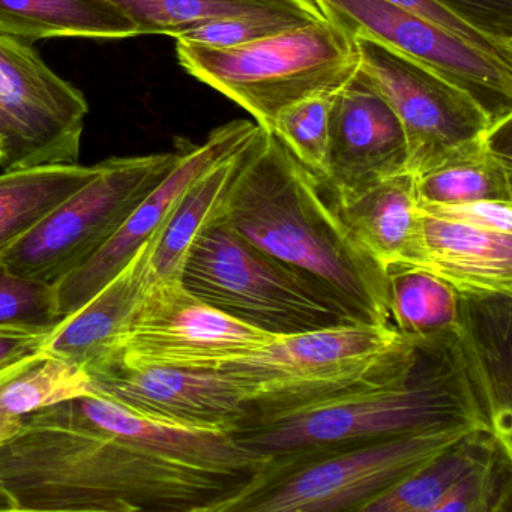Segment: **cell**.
I'll list each match as a JSON object with an SVG mask.
<instances>
[{"label": "cell", "instance_id": "36", "mask_svg": "<svg viewBox=\"0 0 512 512\" xmlns=\"http://www.w3.org/2000/svg\"><path fill=\"white\" fill-rule=\"evenodd\" d=\"M47 334L28 335H0V368L7 367L13 362L20 361L32 353L40 352L43 349Z\"/></svg>", "mask_w": 512, "mask_h": 512}, {"label": "cell", "instance_id": "37", "mask_svg": "<svg viewBox=\"0 0 512 512\" xmlns=\"http://www.w3.org/2000/svg\"><path fill=\"white\" fill-rule=\"evenodd\" d=\"M25 427L23 416L8 415L0 412V448L16 439Z\"/></svg>", "mask_w": 512, "mask_h": 512}, {"label": "cell", "instance_id": "38", "mask_svg": "<svg viewBox=\"0 0 512 512\" xmlns=\"http://www.w3.org/2000/svg\"><path fill=\"white\" fill-rule=\"evenodd\" d=\"M0 512H16V505L2 482H0Z\"/></svg>", "mask_w": 512, "mask_h": 512}, {"label": "cell", "instance_id": "24", "mask_svg": "<svg viewBox=\"0 0 512 512\" xmlns=\"http://www.w3.org/2000/svg\"><path fill=\"white\" fill-rule=\"evenodd\" d=\"M491 131L485 139L449 155L436 166L413 173L419 203L512 202L511 152L494 143Z\"/></svg>", "mask_w": 512, "mask_h": 512}, {"label": "cell", "instance_id": "11", "mask_svg": "<svg viewBox=\"0 0 512 512\" xmlns=\"http://www.w3.org/2000/svg\"><path fill=\"white\" fill-rule=\"evenodd\" d=\"M277 337L209 307L181 280H152L122 340L121 359L217 371L265 349Z\"/></svg>", "mask_w": 512, "mask_h": 512}, {"label": "cell", "instance_id": "22", "mask_svg": "<svg viewBox=\"0 0 512 512\" xmlns=\"http://www.w3.org/2000/svg\"><path fill=\"white\" fill-rule=\"evenodd\" d=\"M100 163L49 164L0 173V253L25 238L100 172Z\"/></svg>", "mask_w": 512, "mask_h": 512}, {"label": "cell", "instance_id": "6", "mask_svg": "<svg viewBox=\"0 0 512 512\" xmlns=\"http://www.w3.org/2000/svg\"><path fill=\"white\" fill-rule=\"evenodd\" d=\"M478 428L455 425L272 455L221 512H358Z\"/></svg>", "mask_w": 512, "mask_h": 512}, {"label": "cell", "instance_id": "5", "mask_svg": "<svg viewBox=\"0 0 512 512\" xmlns=\"http://www.w3.org/2000/svg\"><path fill=\"white\" fill-rule=\"evenodd\" d=\"M425 338L404 337L392 326L344 323L278 335L265 349L217 371L241 391L248 409H290L403 373Z\"/></svg>", "mask_w": 512, "mask_h": 512}, {"label": "cell", "instance_id": "14", "mask_svg": "<svg viewBox=\"0 0 512 512\" xmlns=\"http://www.w3.org/2000/svg\"><path fill=\"white\" fill-rule=\"evenodd\" d=\"M91 377L95 394L161 421L232 433L248 413L244 395L220 371L131 364L119 358Z\"/></svg>", "mask_w": 512, "mask_h": 512}, {"label": "cell", "instance_id": "1", "mask_svg": "<svg viewBox=\"0 0 512 512\" xmlns=\"http://www.w3.org/2000/svg\"><path fill=\"white\" fill-rule=\"evenodd\" d=\"M253 479L179 463L68 415L31 413L0 448L16 512H221Z\"/></svg>", "mask_w": 512, "mask_h": 512}, {"label": "cell", "instance_id": "13", "mask_svg": "<svg viewBox=\"0 0 512 512\" xmlns=\"http://www.w3.org/2000/svg\"><path fill=\"white\" fill-rule=\"evenodd\" d=\"M259 127L233 121L215 128L202 145L184 140V154L172 172L137 206L119 232L76 272L56 286L65 319L94 298L163 226L185 191L212 167L244 148Z\"/></svg>", "mask_w": 512, "mask_h": 512}, {"label": "cell", "instance_id": "18", "mask_svg": "<svg viewBox=\"0 0 512 512\" xmlns=\"http://www.w3.org/2000/svg\"><path fill=\"white\" fill-rule=\"evenodd\" d=\"M511 296H460L452 329L458 353L494 436L511 448Z\"/></svg>", "mask_w": 512, "mask_h": 512}, {"label": "cell", "instance_id": "20", "mask_svg": "<svg viewBox=\"0 0 512 512\" xmlns=\"http://www.w3.org/2000/svg\"><path fill=\"white\" fill-rule=\"evenodd\" d=\"M421 212V211H419ZM422 262L460 296H512V233L421 212Z\"/></svg>", "mask_w": 512, "mask_h": 512}, {"label": "cell", "instance_id": "17", "mask_svg": "<svg viewBox=\"0 0 512 512\" xmlns=\"http://www.w3.org/2000/svg\"><path fill=\"white\" fill-rule=\"evenodd\" d=\"M154 241L155 235L94 298L49 332L43 344L47 355L79 365L89 374L121 358L122 340L152 281Z\"/></svg>", "mask_w": 512, "mask_h": 512}, {"label": "cell", "instance_id": "29", "mask_svg": "<svg viewBox=\"0 0 512 512\" xmlns=\"http://www.w3.org/2000/svg\"><path fill=\"white\" fill-rule=\"evenodd\" d=\"M64 320L56 286L0 263V329L50 332Z\"/></svg>", "mask_w": 512, "mask_h": 512}, {"label": "cell", "instance_id": "21", "mask_svg": "<svg viewBox=\"0 0 512 512\" xmlns=\"http://www.w3.org/2000/svg\"><path fill=\"white\" fill-rule=\"evenodd\" d=\"M0 34L31 44L139 38L134 26L103 0H0Z\"/></svg>", "mask_w": 512, "mask_h": 512}, {"label": "cell", "instance_id": "28", "mask_svg": "<svg viewBox=\"0 0 512 512\" xmlns=\"http://www.w3.org/2000/svg\"><path fill=\"white\" fill-rule=\"evenodd\" d=\"M389 313L404 337L445 334L457 325L460 295L436 275L418 268L389 272Z\"/></svg>", "mask_w": 512, "mask_h": 512}, {"label": "cell", "instance_id": "32", "mask_svg": "<svg viewBox=\"0 0 512 512\" xmlns=\"http://www.w3.org/2000/svg\"><path fill=\"white\" fill-rule=\"evenodd\" d=\"M325 22V20H323ZM317 23L308 17L290 13L256 14V16L230 17L212 20L185 32L176 40L191 41L212 47H235L254 43L280 34L287 29Z\"/></svg>", "mask_w": 512, "mask_h": 512}, {"label": "cell", "instance_id": "9", "mask_svg": "<svg viewBox=\"0 0 512 512\" xmlns=\"http://www.w3.org/2000/svg\"><path fill=\"white\" fill-rule=\"evenodd\" d=\"M359 70L386 98L403 128L407 170L422 172L485 139L494 122L466 89L392 47L353 34Z\"/></svg>", "mask_w": 512, "mask_h": 512}, {"label": "cell", "instance_id": "30", "mask_svg": "<svg viewBox=\"0 0 512 512\" xmlns=\"http://www.w3.org/2000/svg\"><path fill=\"white\" fill-rule=\"evenodd\" d=\"M332 95H314L280 113L271 133L325 181L328 172V115Z\"/></svg>", "mask_w": 512, "mask_h": 512}, {"label": "cell", "instance_id": "35", "mask_svg": "<svg viewBox=\"0 0 512 512\" xmlns=\"http://www.w3.org/2000/svg\"><path fill=\"white\" fill-rule=\"evenodd\" d=\"M419 211L443 220L467 224V226L512 233V202L479 200V202L457 203V205L419 203Z\"/></svg>", "mask_w": 512, "mask_h": 512}, {"label": "cell", "instance_id": "4", "mask_svg": "<svg viewBox=\"0 0 512 512\" xmlns=\"http://www.w3.org/2000/svg\"><path fill=\"white\" fill-rule=\"evenodd\" d=\"M176 56L190 76L269 133L281 112L305 98L335 94L359 70L355 40L331 19L235 47L176 40Z\"/></svg>", "mask_w": 512, "mask_h": 512}, {"label": "cell", "instance_id": "8", "mask_svg": "<svg viewBox=\"0 0 512 512\" xmlns=\"http://www.w3.org/2000/svg\"><path fill=\"white\" fill-rule=\"evenodd\" d=\"M182 154L184 140H179L172 152L101 161L98 175L25 238L2 251L0 263L17 274L58 286L119 232Z\"/></svg>", "mask_w": 512, "mask_h": 512}, {"label": "cell", "instance_id": "23", "mask_svg": "<svg viewBox=\"0 0 512 512\" xmlns=\"http://www.w3.org/2000/svg\"><path fill=\"white\" fill-rule=\"evenodd\" d=\"M505 448L493 431L478 428L401 479L358 512H437L440 503L476 469Z\"/></svg>", "mask_w": 512, "mask_h": 512}, {"label": "cell", "instance_id": "31", "mask_svg": "<svg viewBox=\"0 0 512 512\" xmlns=\"http://www.w3.org/2000/svg\"><path fill=\"white\" fill-rule=\"evenodd\" d=\"M511 451L499 449L484 466L461 481L437 512L508 511L511 503Z\"/></svg>", "mask_w": 512, "mask_h": 512}, {"label": "cell", "instance_id": "15", "mask_svg": "<svg viewBox=\"0 0 512 512\" xmlns=\"http://www.w3.org/2000/svg\"><path fill=\"white\" fill-rule=\"evenodd\" d=\"M407 142L391 104L358 73L332 94L328 115V172L337 196L356 193L407 170Z\"/></svg>", "mask_w": 512, "mask_h": 512}, {"label": "cell", "instance_id": "19", "mask_svg": "<svg viewBox=\"0 0 512 512\" xmlns=\"http://www.w3.org/2000/svg\"><path fill=\"white\" fill-rule=\"evenodd\" d=\"M335 200L356 241L388 274L419 269L422 218L412 172L397 173L356 193L335 194Z\"/></svg>", "mask_w": 512, "mask_h": 512}, {"label": "cell", "instance_id": "7", "mask_svg": "<svg viewBox=\"0 0 512 512\" xmlns=\"http://www.w3.org/2000/svg\"><path fill=\"white\" fill-rule=\"evenodd\" d=\"M179 280L209 307L272 335L353 323L329 290L215 217L191 244Z\"/></svg>", "mask_w": 512, "mask_h": 512}, {"label": "cell", "instance_id": "25", "mask_svg": "<svg viewBox=\"0 0 512 512\" xmlns=\"http://www.w3.org/2000/svg\"><path fill=\"white\" fill-rule=\"evenodd\" d=\"M143 35L179 38L212 20L290 13L314 22L328 20L317 0H103Z\"/></svg>", "mask_w": 512, "mask_h": 512}, {"label": "cell", "instance_id": "27", "mask_svg": "<svg viewBox=\"0 0 512 512\" xmlns=\"http://www.w3.org/2000/svg\"><path fill=\"white\" fill-rule=\"evenodd\" d=\"M83 395H95L91 374L43 349L0 368V412L8 415L26 418Z\"/></svg>", "mask_w": 512, "mask_h": 512}, {"label": "cell", "instance_id": "33", "mask_svg": "<svg viewBox=\"0 0 512 512\" xmlns=\"http://www.w3.org/2000/svg\"><path fill=\"white\" fill-rule=\"evenodd\" d=\"M449 13L512 50V0H436Z\"/></svg>", "mask_w": 512, "mask_h": 512}, {"label": "cell", "instance_id": "10", "mask_svg": "<svg viewBox=\"0 0 512 512\" xmlns=\"http://www.w3.org/2000/svg\"><path fill=\"white\" fill-rule=\"evenodd\" d=\"M89 104L34 44L0 34V167L79 163Z\"/></svg>", "mask_w": 512, "mask_h": 512}, {"label": "cell", "instance_id": "12", "mask_svg": "<svg viewBox=\"0 0 512 512\" xmlns=\"http://www.w3.org/2000/svg\"><path fill=\"white\" fill-rule=\"evenodd\" d=\"M350 35L374 38L466 89L494 122L512 118V65L385 0H317Z\"/></svg>", "mask_w": 512, "mask_h": 512}, {"label": "cell", "instance_id": "2", "mask_svg": "<svg viewBox=\"0 0 512 512\" xmlns=\"http://www.w3.org/2000/svg\"><path fill=\"white\" fill-rule=\"evenodd\" d=\"M214 217L329 290L353 322L392 326L388 272L356 241L328 182L274 134L259 127L245 145Z\"/></svg>", "mask_w": 512, "mask_h": 512}, {"label": "cell", "instance_id": "26", "mask_svg": "<svg viewBox=\"0 0 512 512\" xmlns=\"http://www.w3.org/2000/svg\"><path fill=\"white\" fill-rule=\"evenodd\" d=\"M244 148L200 176L155 233L151 256L152 280H179L185 256L196 236L214 218L238 170Z\"/></svg>", "mask_w": 512, "mask_h": 512}, {"label": "cell", "instance_id": "3", "mask_svg": "<svg viewBox=\"0 0 512 512\" xmlns=\"http://www.w3.org/2000/svg\"><path fill=\"white\" fill-rule=\"evenodd\" d=\"M455 425L491 431L449 331L425 338L418 359L397 376L304 406L248 409L230 436L272 457Z\"/></svg>", "mask_w": 512, "mask_h": 512}, {"label": "cell", "instance_id": "16", "mask_svg": "<svg viewBox=\"0 0 512 512\" xmlns=\"http://www.w3.org/2000/svg\"><path fill=\"white\" fill-rule=\"evenodd\" d=\"M59 406L91 427L199 469L254 479L272 460L271 455L239 445L227 431L149 418L98 394L83 395Z\"/></svg>", "mask_w": 512, "mask_h": 512}, {"label": "cell", "instance_id": "34", "mask_svg": "<svg viewBox=\"0 0 512 512\" xmlns=\"http://www.w3.org/2000/svg\"><path fill=\"white\" fill-rule=\"evenodd\" d=\"M395 7L403 10L412 11L430 22L436 23L440 28L458 35L463 40L469 41L473 46L479 47L484 52L490 53L494 58L500 59L505 64L512 65V50L500 46L496 41L491 40L487 35L479 32L478 29L467 25L463 20L458 19L454 14L449 13L442 5L437 4L436 0H385Z\"/></svg>", "mask_w": 512, "mask_h": 512}]
</instances>
